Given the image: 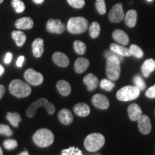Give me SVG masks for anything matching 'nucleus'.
I'll list each match as a JSON object with an SVG mask.
<instances>
[{
  "label": "nucleus",
  "instance_id": "obj_3",
  "mask_svg": "<svg viewBox=\"0 0 155 155\" xmlns=\"http://www.w3.org/2000/svg\"><path fill=\"white\" fill-rule=\"evenodd\" d=\"M32 139L37 146L44 148V147H49L53 144L54 141V135L49 129L42 128L34 134Z\"/></svg>",
  "mask_w": 155,
  "mask_h": 155
},
{
  "label": "nucleus",
  "instance_id": "obj_32",
  "mask_svg": "<svg viewBox=\"0 0 155 155\" xmlns=\"http://www.w3.org/2000/svg\"><path fill=\"white\" fill-rule=\"evenodd\" d=\"M12 5L17 13H22L25 9V5L22 0H12Z\"/></svg>",
  "mask_w": 155,
  "mask_h": 155
},
{
  "label": "nucleus",
  "instance_id": "obj_21",
  "mask_svg": "<svg viewBox=\"0 0 155 155\" xmlns=\"http://www.w3.org/2000/svg\"><path fill=\"white\" fill-rule=\"evenodd\" d=\"M73 111L77 116H81V117H86L90 114V108L84 103H79L75 105L73 107Z\"/></svg>",
  "mask_w": 155,
  "mask_h": 155
},
{
  "label": "nucleus",
  "instance_id": "obj_41",
  "mask_svg": "<svg viewBox=\"0 0 155 155\" xmlns=\"http://www.w3.org/2000/svg\"><path fill=\"white\" fill-rule=\"evenodd\" d=\"M12 58V54L11 53H7V54H6L4 61H5V63L6 64H9L11 63Z\"/></svg>",
  "mask_w": 155,
  "mask_h": 155
},
{
  "label": "nucleus",
  "instance_id": "obj_17",
  "mask_svg": "<svg viewBox=\"0 0 155 155\" xmlns=\"http://www.w3.org/2000/svg\"><path fill=\"white\" fill-rule=\"evenodd\" d=\"M83 83L86 85L88 91H93L98 86V79L95 75L88 73L83 78Z\"/></svg>",
  "mask_w": 155,
  "mask_h": 155
},
{
  "label": "nucleus",
  "instance_id": "obj_11",
  "mask_svg": "<svg viewBox=\"0 0 155 155\" xmlns=\"http://www.w3.org/2000/svg\"><path fill=\"white\" fill-rule=\"evenodd\" d=\"M92 104L95 107L99 109H107L109 107V101L108 98L103 94H96L93 96L91 99Z\"/></svg>",
  "mask_w": 155,
  "mask_h": 155
},
{
  "label": "nucleus",
  "instance_id": "obj_42",
  "mask_svg": "<svg viewBox=\"0 0 155 155\" xmlns=\"http://www.w3.org/2000/svg\"><path fill=\"white\" fill-rule=\"evenodd\" d=\"M5 93V88L3 85H0V100L2 99Z\"/></svg>",
  "mask_w": 155,
  "mask_h": 155
},
{
  "label": "nucleus",
  "instance_id": "obj_30",
  "mask_svg": "<svg viewBox=\"0 0 155 155\" xmlns=\"http://www.w3.org/2000/svg\"><path fill=\"white\" fill-rule=\"evenodd\" d=\"M101 88L106 91H111L115 86V83L112 82L109 79H103L100 83Z\"/></svg>",
  "mask_w": 155,
  "mask_h": 155
},
{
  "label": "nucleus",
  "instance_id": "obj_6",
  "mask_svg": "<svg viewBox=\"0 0 155 155\" xmlns=\"http://www.w3.org/2000/svg\"><path fill=\"white\" fill-rule=\"evenodd\" d=\"M42 106L45 108L46 111H47L49 115H53L55 113V108L53 104L48 101V99H46V98H41L40 99L35 101L32 104H31V105H30L26 111L27 116L29 118L33 117L35 115L37 110L40 107H42Z\"/></svg>",
  "mask_w": 155,
  "mask_h": 155
},
{
  "label": "nucleus",
  "instance_id": "obj_7",
  "mask_svg": "<svg viewBox=\"0 0 155 155\" xmlns=\"http://www.w3.org/2000/svg\"><path fill=\"white\" fill-rule=\"evenodd\" d=\"M140 95V91L136 86H127L121 88L116 93V97L121 101H129L137 99Z\"/></svg>",
  "mask_w": 155,
  "mask_h": 155
},
{
  "label": "nucleus",
  "instance_id": "obj_37",
  "mask_svg": "<svg viewBox=\"0 0 155 155\" xmlns=\"http://www.w3.org/2000/svg\"><path fill=\"white\" fill-rule=\"evenodd\" d=\"M0 134L5 135L6 137H11L13 135V131L8 125L0 124Z\"/></svg>",
  "mask_w": 155,
  "mask_h": 155
},
{
  "label": "nucleus",
  "instance_id": "obj_39",
  "mask_svg": "<svg viewBox=\"0 0 155 155\" xmlns=\"http://www.w3.org/2000/svg\"><path fill=\"white\" fill-rule=\"evenodd\" d=\"M145 94H146V96L148 97V98H155V85L150 87L145 93Z\"/></svg>",
  "mask_w": 155,
  "mask_h": 155
},
{
  "label": "nucleus",
  "instance_id": "obj_4",
  "mask_svg": "<svg viewBox=\"0 0 155 155\" xmlns=\"http://www.w3.org/2000/svg\"><path fill=\"white\" fill-rule=\"evenodd\" d=\"M105 137L100 133H93L87 136L84 140V147L88 152H95L104 147Z\"/></svg>",
  "mask_w": 155,
  "mask_h": 155
},
{
  "label": "nucleus",
  "instance_id": "obj_12",
  "mask_svg": "<svg viewBox=\"0 0 155 155\" xmlns=\"http://www.w3.org/2000/svg\"><path fill=\"white\" fill-rule=\"evenodd\" d=\"M138 121V127L140 132L143 134H148L152 130V124L149 116L147 115H141L139 119L137 120Z\"/></svg>",
  "mask_w": 155,
  "mask_h": 155
},
{
  "label": "nucleus",
  "instance_id": "obj_29",
  "mask_svg": "<svg viewBox=\"0 0 155 155\" xmlns=\"http://www.w3.org/2000/svg\"><path fill=\"white\" fill-rule=\"evenodd\" d=\"M73 48L75 53L78 55H83L86 52V45L80 40H75L73 42Z\"/></svg>",
  "mask_w": 155,
  "mask_h": 155
},
{
  "label": "nucleus",
  "instance_id": "obj_45",
  "mask_svg": "<svg viewBox=\"0 0 155 155\" xmlns=\"http://www.w3.org/2000/svg\"><path fill=\"white\" fill-rule=\"evenodd\" d=\"M17 155H30V154H29L28 151H24V152H21L20 154H17Z\"/></svg>",
  "mask_w": 155,
  "mask_h": 155
},
{
  "label": "nucleus",
  "instance_id": "obj_48",
  "mask_svg": "<svg viewBox=\"0 0 155 155\" xmlns=\"http://www.w3.org/2000/svg\"><path fill=\"white\" fill-rule=\"evenodd\" d=\"M147 1H148V2H152V0H147Z\"/></svg>",
  "mask_w": 155,
  "mask_h": 155
},
{
  "label": "nucleus",
  "instance_id": "obj_25",
  "mask_svg": "<svg viewBox=\"0 0 155 155\" xmlns=\"http://www.w3.org/2000/svg\"><path fill=\"white\" fill-rule=\"evenodd\" d=\"M125 23L129 28H134L137 24V13L134 9L129 10L124 17Z\"/></svg>",
  "mask_w": 155,
  "mask_h": 155
},
{
  "label": "nucleus",
  "instance_id": "obj_20",
  "mask_svg": "<svg viewBox=\"0 0 155 155\" xmlns=\"http://www.w3.org/2000/svg\"><path fill=\"white\" fill-rule=\"evenodd\" d=\"M128 114L131 121H135L139 119V117L142 115L141 109L138 104H132L128 107Z\"/></svg>",
  "mask_w": 155,
  "mask_h": 155
},
{
  "label": "nucleus",
  "instance_id": "obj_18",
  "mask_svg": "<svg viewBox=\"0 0 155 155\" xmlns=\"http://www.w3.org/2000/svg\"><path fill=\"white\" fill-rule=\"evenodd\" d=\"M33 55L35 58H40L44 52V41L42 38H37L32 45Z\"/></svg>",
  "mask_w": 155,
  "mask_h": 155
},
{
  "label": "nucleus",
  "instance_id": "obj_9",
  "mask_svg": "<svg viewBox=\"0 0 155 155\" xmlns=\"http://www.w3.org/2000/svg\"><path fill=\"white\" fill-rule=\"evenodd\" d=\"M124 13L123 10V6L121 4H116L113 6L108 14L109 20L112 22H120L124 19Z\"/></svg>",
  "mask_w": 155,
  "mask_h": 155
},
{
  "label": "nucleus",
  "instance_id": "obj_34",
  "mask_svg": "<svg viewBox=\"0 0 155 155\" xmlns=\"http://www.w3.org/2000/svg\"><path fill=\"white\" fill-rule=\"evenodd\" d=\"M134 83L135 86L137 87L140 91H144L145 88H146V83H145V81H144V79H143L141 76H139V75H136V76L134 78Z\"/></svg>",
  "mask_w": 155,
  "mask_h": 155
},
{
  "label": "nucleus",
  "instance_id": "obj_31",
  "mask_svg": "<svg viewBox=\"0 0 155 155\" xmlns=\"http://www.w3.org/2000/svg\"><path fill=\"white\" fill-rule=\"evenodd\" d=\"M130 50V53L131 55L134 56V57L137 58H141L144 56V52L137 45H131L129 48Z\"/></svg>",
  "mask_w": 155,
  "mask_h": 155
},
{
  "label": "nucleus",
  "instance_id": "obj_27",
  "mask_svg": "<svg viewBox=\"0 0 155 155\" xmlns=\"http://www.w3.org/2000/svg\"><path fill=\"white\" fill-rule=\"evenodd\" d=\"M6 118L8 120L9 123L15 128H17L19 127V123L22 121L20 115H19V113H17V112H14V113L8 112V113L7 114Z\"/></svg>",
  "mask_w": 155,
  "mask_h": 155
},
{
  "label": "nucleus",
  "instance_id": "obj_36",
  "mask_svg": "<svg viewBox=\"0 0 155 155\" xmlns=\"http://www.w3.org/2000/svg\"><path fill=\"white\" fill-rule=\"evenodd\" d=\"M96 8L100 15H104L106 12L105 0H96Z\"/></svg>",
  "mask_w": 155,
  "mask_h": 155
},
{
  "label": "nucleus",
  "instance_id": "obj_1",
  "mask_svg": "<svg viewBox=\"0 0 155 155\" xmlns=\"http://www.w3.org/2000/svg\"><path fill=\"white\" fill-rule=\"evenodd\" d=\"M123 56L118 54L111 55L107 58L106 71L109 80L116 81L119 79L121 73V62H123Z\"/></svg>",
  "mask_w": 155,
  "mask_h": 155
},
{
  "label": "nucleus",
  "instance_id": "obj_24",
  "mask_svg": "<svg viewBox=\"0 0 155 155\" xmlns=\"http://www.w3.org/2000/svg\"><path fill=\"white\" fill-rule=\"evenodd\" d=\"M56 87L58 92L63 96H69L71 92V86L68 82L66 81L61 80L59 81L56 84Z\"/></svg>",
  "mask_w": 155,
  "mask_h": 155
},
{
  "label": "nucleus",
  "instance_id": "obj_35",
  "mask_svg": "<svg viewBox=\"0 0 155 155\" xmlns=\"http://www.w3.org/2000/svg\"><path fill=\"white\" fill-rule=\"evenodd\" d=\"M3 145L5 148L7 150H12L17 148L18 146V143L17 140L13 139H8L3 142Z\"/></svg>",
  "mask_w": 155,
  "mask_h": 155
},
{
  "label": "nucleus",
  "instance_id": "obj_19",
  "mask_svg": "<svg viewBox=\"0 0 155 155\" xmlns=\"http://www.w3.org/2000/svg\"><path fill=\"white\" fill-rule=\"evenodd\" d=\"M90 62L88 59L84 58H79L74 63V68L77 73H83L88 69Z\"/></svg>",
  "mask_w": 155,
  "mask_h": 155
},
{
  "label": "nucleus",
  "instance_id": "obj_8",
  "mask_svg": "<svg viewBox=\"0 0 155 155\" xmlns=\"http://www.w3.org/2000/svg\"><path fill=\"white\" fill-rule=\"evenodd\" d=\"M24 77L25 81L28 82V84H30L34 86H40L44 81L43 75L40 73L37 72V71L32 68H29L25 71Z\"/></svg>",
  "mask_w": 155,
  "mask_h": 155
},
{
  "label": "nucleus",
  "instance_id": "obj_40",
  "mask_svg": "<svg viewBox=\"0 0 155 155\" xmlns=\"http://www.w3.org/2000/svg\"><path fill=\"white\" fill-rule=\"evenodd\" d=\"M24 61H25V57H24V56H22V55L19 56V57L18 58V59H17V62H16L17 66L18 68L22 67V65H23V63H24Z\"/></svg>",
  "mask_w": 155,
  "mask_h": 155
},
{
  "label": "nucleus",
  "instance_id": "obj_23",
  "mask_svg": "<svg viewBox=\"0 0 155 155\" xmlns=\"http://www.w3.org/2000/svg\"><path fill=\"white\" fill-rule=\"evenodd\" d=\"M155 70V61L152 58L147 59L141 66V72L144 77H149Z\"/></svg>",
  "mask_w": 155,
  "mask_h": 155
},
{
  "label": "nucleus",
  "instance_id": "obj_16",
  "mask_svg": "<svg viewBox=\"0 0 155 155\" xmlns=\"http://www.w3.org/2000/svg\"><path fill=\"white\" fill-rule=\"evenodd\" d=\"M58 119L64 125H70L73 121V114L69 109L63 108L58 113Z\"/></svg>",
  "mask_w": 155,
  "mask_h": 155
},
{
  "label": "nucleus",
  "instance_id": "obj_33",
  "mask_svg": "<svg viewBox=\"0 0 155 155\" xmlns=\"http://www.w3.org/2000/svg\"><path fill=\"white\" fill-rule=\"evenodd\" d=\"M61 155H83V153L81 150L77 147H71L62 150Z\"/></svg>",
  "mask_w": 155,
  "mask_h": 155
},
{
  "label": "nucleus",
  "instance_id": "obj_15",
  "mask_svg": "<svg viewBox=\"0 0 155 155\" xmlns=\"http://www.w3.org/2000/svg\"><path fill=\"white\" fill-rule=\"evenodd\" d=\"M114 40L121 45H127L129 42V38L128 35L124 31L121 30H115L112 33Z\"/></svg>",
  "mask_w": 155,
  "mask_h": 155
},
{
  "label": "nucleus",
  "instance_id": "obj_28",
  "mask_svg": "<svg viewBox=\"0 0 155 155\" xmlns=\"http://www.w3.org/2000/svg\"><path fill=\"white\" fill-rule=\"evenodd\" d=\"M101 27L98 22H94L91 23L90 28H89V34L91 38H97L100 35Z\"/></svg>",
  "mask_w": 155,
  "mask_h": 155
},
{
  "label": "nucleus",
  "instance_id": "obj_44",
  "mask_svg": "<svg viewBox=\"0 0 155 155\" xmlns=\"http://www.w3.org/2000/svg\"><path fill=\"white\" fill-rule=\"evenodd\" d=\"M35 3L37 4V5H40V4L43 3L44 0H32Z\"/></svg>",
  "mask_w": 155,
  "mask_h": 155
},
{
  "label": "nucleus",
  "instance_id": "obj_13",
  "mask_svg": "<svg viewBox=\"0 0 155 155\" xmlns=\"http://www.w3.org/2000/svg\"><path fill=\"white\" fill-rule=\"evenodd\" d=\"M53 61L55 65L61 68L68 66L70 61L68 56L61 52H56L53 55Z\"/></svg>",
  "mask_w": 155,
  "mask_h": 155
},
{
  "label": "nucleus",
  "instance_id": "obj_22",
  "mask_svg": "<svg viewBox=\"0 0 155 155\" xmlns=\"http://www.w3.org/2000/svg\"><path fill=\"white\" fill-rule=\"evenodd\" d=\"M110 50L118 54V55L123 56V57H129L131 55L129 48H126L121 45L111 43L110 45Z\"/></svg>",
  "mask_w": 155,
  "mask_h": 155
},
{
  "label": "nucleus",
  "instance_id": "obj_10",
  "mask_svg": "<svg viewBox=\"0 0 155 155\" xmlns=\"http://www.w3.org/2000/svg\"><path fill=\"white\" fill-rule=\"evenodd\" d=\"M46 29L50 33L61 34L65 30V26L60 19H50L46 25Z\"/></svg>",
  "mask_w": 155,
  "mask_h": 155
},
{
  "label": "nucleus",
  "instance_id": "obj_2",
  "mask_svg": "<svg viewBox=\"0 0 155 155\" xmlns=\"http://www.w3.org/2000/svg\"><path fill=\"white\" fill-rule=\"evenodd\" d=\"M9 90L11 94L19 98L28 97L32 92V89L28 83L23 82L19 79H15L12 81L9 84Z\"/></svg>",
  "mask_w": 155,
  "mask_h": 155
},
{
  "label": "nucleus",
  "instance_id": "obj_5",
  "mask_svg": "<svg viewBox=\"0 0 155 155\" xmlns=\"http://www.w3.org/2000/svg\"><path fill=\"white\" fill-rule=\"evenodd\" d=\"M88 28V22L82 17H75L69 19L67 29L71 34H81L86 32Z\"/></svg>",
  "mask_w": 155,
  "mask_h": 155
},
{
  "label": "nucleus",
  "instance_id": "obj_47",
  "mask_svg": "<svg viewBox=\"0 0 155 155\" xmlns=\"http://www.w3.org/2000/svg\"><path fill=\"white\" fill-rule=\"evenodd\" d=\"M4 2V0H0V4H2Z\"/></svg>",
  "mask_w": 155,
  "mask_h": 155
},
{
  "label": "nucleus",
  "instance_id": "obj_14",
  "mask_svg": "<svg viewBox=\"0 0 155 155\" xmlns=\"http://www.w3.org/2000/svg\"><path fill=\"white\" fill-rule=\"evenodd\" d=\"M15 25L19 30H30L33 28L34 22L31 17H24L17 19Z\"/></svg>",
  "mask_w": 155,
  "mask_h": 155
},
{
  "label": "nucleus",
  "instance_id": "obj_26",
  "mask_svg": "<svg viewBox=\"0 0 155 155\" xmlns=\"http://www.w3.org/2000/svg\"><path fill=\"white\" fill-rule=\"evenodd\" d=\"M12 38L15 40L18 47H22L26 41V35L24 32L19 30H15L12 32Z\"/></svg>",
  "mask_w": 155,
  "mask_h": 155
},
{
  "label": "nucleus",
  "instance_id": "obj_46",
  "mask_svg": "<svg viewBox=\"0 0 155 155\" xmlns=\"http://www.w3.org/2000/svg\"><path fill=\"white\" fill-rule=\"evenodd\" d=\"M0 155H3V152H2V150L1 147H0Z\"/></svg>",
  "mask_w": 155,
  "mask_h": 155
},
{
  "label": "nucleus",
  "instance_id": "obj_43",
  "mask_svg": "<svg viewBox=\"0 0 155 155\" xmlns=\"http://www.w3.org/2000/svg\"><path fill=\"white\" fill-rule=\"evenodd\" d=\"M4 72H5V68H4V67L0 64V76L3 74Z\"/></svg>",
  "mask_w": 155,
  "mask_h": 155
},
{
  "label": "nucleus",
  "instance_id": "obj_38",
  "mask_svg": "<svg viewBox=\"0 0 155 155\" xmlns=\"http://www.w3.org/2000/svg\"><path fill=\"white\" fill-rule=\"evenodd\" d=\"M67 1L68 3L71 7L76 9L83 8V6L85 5L84 0H67Z\"/></svg>",
  "mask_w": 155,
  "mask_h": 155
}]
</instances>
